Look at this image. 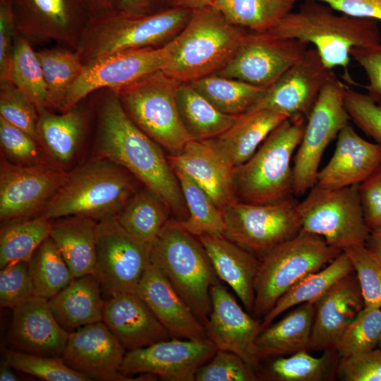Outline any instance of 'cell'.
<instances>
[{
  "label": "cell",
  "instance_id": "6da1fadb",
  "mask_svg": "<svg viewBox=\"0 0 381 381\" xmlns=\"http://www.w3.org/2000/svg\"><path fill=\"white\" fill-rule=\"evenodd\" d=\"M100 91L95 138L98 157L126 169L168 209L186 219L187 209L178 179L162 147L133 122L114 90Z\"/></svg>",
  "mask_w": 381,
  "mask_h": 381
},
{
  "label": "cell",
  "instance_id": "7a4b0ae2",
  "mask_svg": "<svg viewBox=\"0 0 381 381\" xmlns=\"http://www.w3.org/2000/svg\"><path fill=\"white\" fill-rule=\"evenodd\" d=\"M334 11L323 2L303 0L297 11L290 12L267 32L313 44L326 66L345 68L346 80L355 84L347 71L351 52L381 44L378 21Z\"/></svg>",
  "mask_w": 381,
  "mask_h": 381
},
{
  "label": "cell",
  "instance_id": "3957f363",
  "mask_svg": "<svg viewBox=\"0 0 381 381\" xmlns=\"http://www.w3.org/2000/svg\"><path fill=\"white\" fill-rule=\"evenodd\" d=\"M126 169L97 157L68 173L41 216L54 220L78 216L97 222L116 217L138 190Z\"/></svg>",
  "mask_w": 381,
  "mask_h": 381
},
{
  "label": "cell",
  "instance_id": "277c9868",
  "mask_svg": "<svg viewBox=\"0 0 381 381\" xmlns=\"http://www.w3.org/2000/svg\"><path fill=\"white\" fill-rule=\"evenodd\" d=\"M246 29L231 24L212 6L194 10L163 71L180 83H190L222 69L238 50Z\"/></svg>",
  "mask_w": 381,
  "mask_h": 381
},
{
  "label": "cell",
  "instance_id": "5b68a950",
  "mask_svg": "<svg viewBox=\"0 0 381 381\" xmlns=\"http://www.w3.org/2000/svg\"><path fill=\"white\" fill-rule=\"evenodd\" d=\"M306 120L298 116L284 120L247 162L234 169V192L241 202L272 204L295 198L291 162Z\"/></svg>",
  "mask_w": 381,
  "mask_h": 381
},
{
  "label": "cell",
  "instance_id": "8992f818",
  "mask_svg": "<svg viewBox=\"0 0 381 381\" xmlns=\"http://www.w3.org/2000/svg\"><path fill=\"white\" fill-rule=\"evenodd\" d=\"M192 12L171 7L152 15L113 11L91 18L75 51L85 65L119 52L161 47L183 30Z\"/></svg>",
  "mask_w": 381,
  "mask_h": 381
},
{
  "label": "cell",
  "instance_id": "52a82bcc",
  "mask_svg": "<svg viewBox=\"0 0 381 381\" xmlns=\"http://www.w3.org/2000/svg\"><path fill=\"white\" fill-rule=\"evenodd\" d=\"M150 261L205 325L212 306L210 289L218 279L200 240L176 221H169L151 248Z\"/></svg>",
  "mask_w": 381,
  "mask_h": 381
},
{
  "label": "cell",
  "instance_id": "ba28073f",
  "mask_svg": "<svg viewBox=\"0 0 381 381\" xmlns=\"http://www.w3.org/2000/svg\"><path fill=\"white\" fill-rule=\"evenodd\" d=\"M341 252L322 237L303 230L275 246L260 258L252 315L258 320L264 318L291 287L322 269Z\"/></svg>",
  "mask_w": 381,
  "mask_h": 381
},
{
  "label": "cell",
  "instance_id": "9c48e42d",
  "mask_svg": "<svg viewBox=\"0 0 381 381\" xmlns=\"http://www.w3.org/2000/svg\"><path fill=\"white\" fill-rule=\"evenodd\" d=\"M180 83L159 71L114 91L133 122L171 154L179 152L192 140L177 108Z\"/></svg>",
  "mask_w": 381,
  "mask_h": 381
},
{
  "label": "cell",
  "instance_id": "30bf717a",
  "mask_svg": "<svg viewBox=\"0 0 381 381\" xmlns=\"http://www.w3.org/2000/svg\"><path fill=\"white\" fill-rule=\"evenodd\" d=\"M301 230L322 237L341 251L365 246L370 231L360 201L358 184L327 189L315 185L297 205Z\"/></svg>",
  "mask_w": 381,
  "mask_h": 381
},
{
  "label": "cell",
  "instance_id": "8fae6325",
  "mask_svg": "<svg viewBox=\"0 0 381 381\" xmlns=\"http://www.w3.org/2000/svg\"><path fill=\"white\" fill-rule=\"evenodd\" d=\"M295 198L272 204L234 200L221 208L223 236L260 259L301 231Z\"/></svg>",
  "mask_w": 381,
  "mask_h": 381
},
{
  "label": "cell",
  "instance_id": "7c38bea8",
  "mask_svg": "<svg viewBox=\"0 0 381 381\" xmlns=\"http://www.w3.org/2000/svg\"><path fill=\"white\" fill-rule=\"evenodd\" d=\"M346 86L336 75L333 77L322 90L306 120L292 167L295 198L316 184L325 150L349 123L344 103Z\"/></svg>",
  "mask_w": 381,
  "mask_h": 381
},
{
  "label": "cell",
  "instance_id": "4fadbf2b",
  "mask_svg": "<svg viewBox=\"0 0 381 381\" xmlns=\"http://www.w3.org/2000/svg\"><path fill=\"white\" fill-rule=\"evenodd\" d=\"M151 248L128 233L116 217L97 222L94 276L107 298L135 294L150 262Z\"/></svg>",
  "mask_w": 381,
  "mask_h": 381
},
{
  "label": "cell",
  "instance_id": "5bb4252c",
  "mask_svg": "<svg viewBox=\"0 0 381 381\" xmlns=\"http://www.w3.org/2000/svg\"><path fill=\"white\" fill-rule=\"evenodd\" d=\"M172 49L171 40L161 47L119 52L85 64L82 75L67 96L64 111L98 90L116 91L150 74L164 71Z\"/></svg>",
  "mask_w": 381,
  "mask_h": 381
},
{
  "label": "cell",
  "instance_id": "9a60e30c",
  "mask_svg": "<svg viewBox=\"0 0 381 381\" xmlns=\"http://www.w3.org/2000/svg\"><path fill=\"white\" fill-rule=\"evenodd\" d=\"M67 174L59 165L48 162L35 165H18L2 157L1 222L7 224L41 215Z\"/></svg>",
  "mask_w": 381,
  "mask_h": 381
},
{
  "label": "cell",
  "instance_id": "2e32d148",
  "mask_svg": "<svg viewBox=\"0 0 381 381\" xmlns=\"http://www.w3.org/2000/svg\"><path fill=\"white\" fill-rule=\"evenodd\" d=\"M308 46L267 32H247L232 59L214 74L269 87L303 56Z\"/></svg>",
  "mask_w": 381,
  "mask_h": 381
},
{
  "label": "cell",
  "instance_id": "e0dca14e",
  "mask_svg": "<svg viewBox=\"0 0 381 381\" xmlns=\"http://www.w3.org/2000/svg\"><path fill=\"white\" fill-rule=\"evenodd\" d=\"M17 32L29 42L76 50L91 19L80 0H12Z\"/></svg>",
  "mask_w": 381,
  "mask_h": 381
},
{
  "label": "cell",
  "instance_id": "ac0fdd59",
  "mask_svg": "<svg viewBox=\"0 0 381 381\" xmlns=\"http://www.w3.org/2000/svg\"><path fill=\"white\" fill-rule=\"evenodd\" d=\"M217 349L207 339L171 338L127 351L121 373L145 374L168 381H195V373Z\"/></svg>",
  "mask_w": 381,
  "mask_h": 381
},
{
  "label": "cell",
  "instance_id": "d6986e66",
  "mask_svg": "<svg viewBox=\"0 0 381 381\" xmlns=\"http://www.w3.org/2000/svg\"><path fill=\"white\" fill-rule=\"evenodd\" d=\"M335 75L318 50L309 48L249 109H269L307 119L322 90Z\"/></svg>",
  "mask_w": 381,
  "mask_h": 381
},
{
  "label": "cell",
  "instance_id": "ffe728a7",
  "mask_svg": "<svg viewBox=\"0 0 381 381\" xmlns=\"http://www.w3.org/2000/svg\"><path fill=\"white\" fill-rule=\"evenodd\" d=\"M210 297L211 311L205 325L208 339L217 349L240 356L258 375L261 367L255 343L262 321L243 310L219 282L212 286Z\"/></svg>",
  "mask_w": 381,
  "mask_h": 381
},
{
  "label": "cell",
  "instance_id": "44dd1931",
  "mask_svg": "<svg viewBox=\"0 0 381 381\" xmlns=\"http://www.w3.org/2000/svg\"><path fill=\"white\" fill-rule=\"evenodd\" d=\"M126 349L103 321L69 333L62 356L71 368L99 380H131L121 373Z\"/></svg>",
  "mask_w": 381,
  "mask_h": 381
},
{
  "label": "cell",
  "instance_id": "7402d4cb",
  "mask_svg": "<svg viewBox=\"0 0 381 381\" xmlns=\"http://www.w3.org/2000/svg\"><path fill=\"white\" fill-rule=\"evenodd\" d=\"M365 307L354 271L332 285L315 302L309 352L334 349L348 325Z\"/></svg>",
  "mask_w": 381,
  "mask_h": 381
},
{
  "label": "cell",
  "instance_id": "603a6c76",
  "mask_svg": "<svg viewBox=\"0 0 381 381\" xmlns=\"http://www.w3.org/2000/svg\"><path fill=\"white\" fill-rule=\"evenodd\" d=\"M13 310L9 339L14 350L62 356L69 333L54 318L48 300L34 296Z\"/></svg>",
  "mask_w": 381,
  "mask_h": 381
},
{
  "label": "cell",
  "instance_id": "cb8c5ba5",
  "mask_svg": "<svg viewBox=\"0 0 381 381\" xmlns=\"http://www.w3.org/2000/svg\"><path fill=\"white\" fill-rule=\"evenodd\" d=\"M135 294L146 303L172 338H208L205 326L151 261L140 280Z\"/></svg>",
  "mask_w": 381,
  "mask_h": 381
},
{
  "label": "cell",
  "instance_id": "d4e9b609",
  "mask_svg": "<svg viewBox=\"0 0 381 381\" xmlns=\"http://www.w3.org/2000/svg\"><path fill=\"white\" fill-rule=\"evenodd\" d=\"M102 321L126 351L172 338L146 303L133 293L107 298Z\"/></svg>",
  "mask_w": 381,
  "mask_h": 381
},
{
  "label": "cell",
  "instance_id": "484cf974",
  "mask_svg": "<svg viewBox=\"0 0 381 381\" xmlns=\"http://www.w3.org/2000/svg\"><path fill=\"white\" fill-rule=\"evenodd\" d=\"M337 138L334 154L318 174L315 185L322 188L359 184L381 163V145L361 137L349 123Z\"/></svg>",
  "mask_w": 381,
  "mask_h": 381
},
{
  "label": "cell",
  "instance_id": "4316f807",
  "mask_svg": "<svg viewBox=\"0 0 381 381\" xmlns=\"http://www.w3.org/2000/svg\"><path fill=\"white\" fill-rule=\"evenodd\" d=\"M167 157L173 169L190 176L220 209L236 200L234 169L217 152L210 140H190L181 150Z\"/></svg>",
  "mask_w": 381,
  "mask_h": 381
},
{
  "label": "cell",
  "instance_id": "83f0119b",
  "mask_svg": "<svg viewBox=\"0 0 381 381\" xmlns=\"http://www.w3.org/2000/svg\"><path fill=\"white\" fill-rule=\"evenodd\" d=\"M198 239L217 275L233 289L246 310L252 314L260 259L223 235L204 234Z\"/></svg>",
  "mask_w": 381,
  "mask_h": 381
},
{
  "label": "cell",
  "instance_id": "f1b7e54d",
  "mask_svg": "<svg viewBox=\"0 0 381 381\" xmlns=\"http://www.w3.org/2000/svg\"><path fill=\"white\" fill-rule=\"evenodd\" d=\"M289 116L269 109H248L226 132L210 141L234 170L247 162L270 132Z\"/></svg>",
  "mask_w": 381,
  "mask_h": 381
},
{
  "label": "cell",
  "instance_id": "f546056e",
  "mask_svg": "<svg viewBox=\"0 0 381 381\" xmlns=\"http://www.w3.org/2000/svg\"><path fill=\"white\" fill-rule=\"evenodd\" d=\"M81 103L61 114L49 109L38 111L37 141L59 166L70 163L85 137L88 114Z\"/></svg>",
  "mask_w": 381,
  "mask_h": 381
},
{
  "label": "cell",
  "instance_id": "4dcf8cb0",
  "mask_svg": "<svg viewBox=\"0 0 381 381\" xmlns=\"http://www.w3.org/2000/svg\"><path fill=\"white\" fill-rule=\"evenodd\" d=\"M48 302L54 318L68 333L103 320L105 300L92 274L73 278Z\"/></svg>",
  "mask_w": 381,
  "mask_h": 381
},
{
  "label": "cell",
  "instance_id": "1f68e13d",
  "mask_svg": "<svg viewBox=\"0 0 381 381\" xmlns=\"http://www.w3.org/2000/svg\"><path fill=\"white\" fill-rule=\"evenodd\" d=\"M314 314L315 303H304L264 328L255 343L260 361L308 350Z\"/></svg>",
  "mask_w": 381,
  "mask_h": 381
},
{
  "label": "cell",
  "instance_id": "d6a6232c",
  "mask_svg": "<svg viewBox=\"0 0 381 381\" xmlns=\"http://www.w3.org/2000/svg\"><path fill=\"white\" fill-rule=\"evenodd\" d=\"M97 222L91 218L78 216L52 220L49 236L74 278L94 273Z\"/></svg>",
  "mask_w": 381,
  "mask_h": 381
},
{
  "label": "cell",
  "instance_id": "836d02e7",
  "mask_svg": "<svg viewBox=\"0 0 381 381\" xmlns=\"http://www.w3.org/2000/svg\"><path fill=\"white\" fill-rule=\"evenodd\" d=\"M176 104L181 121L195 140L214 139L231 128L239 115L224 114L198 92L189 83H181Z\"/></svg>",
  "mask_w": 381,
  "mask_h": 381
},
{
  "label": "cell",
  "instance_id": "e575fe53",
  "mask_svg": "<svg viewBox=\"0 0 381 381\" xmlns=\"http://www.w3.org/2000/svg\"><path fill=\"white\" fill-rule=\"evenodd\" d=\"M354 271L347 254L342 251L325 267L311 273L291 287L262 318V330L272 324L279 315L304 303H314L332 285Z\"/></svg>",
  "mask_w": 381,
  "mask_h": 381
},
{
  "label": "cell",
  "instance_id": "d590c367",
  "mask_svg": "<svg viewBox=\"0 0 381 381\" xmlns=\"http://www.w3.org/2000/svg\"><path fill=\"white\" fill-rule=\"evenodd\" d=\"M168 207L150 189L137 190L116 217L121 226L152 248L169 222Z\"/></svg>",
  "mask_w": 381,
  "mask_h": 381
},
{
  "label": "cell",
  "instance_id": "8d00e7d4",
  "mask_svg": "<svg viewBox=\"0 0 381 381\" xmlns=\"http://www.w3.org/2000/svg\"><path fill=\"white\" fill-rule=\"evenodd\" d=\"M340 356L335 349L322 352L315 357L308 350L272 359L267 367L260 370V380L274 381H324L336 377Z\"/></svg>",
  "mask_w": 381,
  "mask_h": 381
},
{
  "label": "cell",
  "instance_id": "74e56055",
  "mask_svg": "<svg viewBox=\"0 0 381 381\" xmlns=\"http://www.w3.org/2000/svg\"><path fill=\"white\" fill-rule=\"evenodd\" d=\"M46 83L51 109L61 112L67 96L85 65L75 50L59 46L36 51Z\"/></svg>",
  "mask_w": 381,
  "mask_h": 381
},
{
  "label": "cell",
  "instance_id": "f35d334b",
  "mask_svg": "<svg viewBox=\"0 0 381 381\" xmlns=\"http://www.w3.org/2000/svg\"><path fill=\"white\" fill-rule=\"evenodd\" d=\"M189 83L219 111L235 116L247 111L268 89L214 73Z\"/></svg>",
  "mask_w": 381,
  "mask_h": 381
},
{
  "label": "cell",
  "instance_id": "ab89813d",
  "mask_svg": "<svg viewBox=\"0 0 381 381\" xmlns=\"http://www.w3.org/2000/svg\"><path fill=\"white\" fill-rule=\"evenodd\" d=\"M33 103L37 111L51 109L42 67L30 42L16 31L6 76Z\"/></svg>",
  "mask_w": 381,
  "mask_h": 381
},
{
  "label": "cell",
  "instance_id": "60d3db41",
  "mask_svg": "<svg viewBox=\"0 0 381 381\" xmlns=\"http://www.w3.org/2000/svg\"><path fill=\"white\" fill-rule=\"evenodd\" d=\"M298 0H214L212 6L231 24L265 32L291 12Z\"/></svg>",
  "mask_w": 381,
  "mask_h": 381
},
{
  "label": "cell",
  "instance_id": "b9f144b4",
  "mask_svg": "<svg viewBox=\"0 0 381 381\" xmlns=\"http://www.w3.org/2000/svg\"><path fill=\"white\" fill-rule=\"evenodd\" d=\"M178 179L188 211L186 219L176 221L195 236L223 235L224 219L221 209L196 182L184 172L173 169Z\"/></svg>",
  "mask_w": 381,
  "mask_h": 381
},
{
  "label": "cell",
  "instance_id": "7bdbcfd3",
  "mask_svg": "<svg viewBox=\"0 0 381 381\" xmlns=\"http://www.w3.org/2000/svg\"><path fill=\"white\" fill-rule=\"evenodd\" d=\"M52 220L41 215L6 224L0 233L1 269L20 261L29 262L51 231Z\"/></svg>",
  "mask_w": 381,
  "mask_h": 381
},
{
  "label": "cell",
  "instance_id": "ee69618b",
  "mask_svg": "<svg viewBox=\"0 0 381 381\" xmlns=\"http://www.w3.org/2000/svg\"><path fill=\"white\" fill-rule=\"evenodd\" d=\"M28 266L35 296L47 300L56 296L74 278L50 236L34 252Z\"/></svg>",
  "mask_w": 381,
  "mask_h": 381
},
{
  "label": "cell",
  "instance_id": "f6af8a7d",
  "mask_svg": "<svg viewBox=\"0 0 381 381\" xmlns=\"http://www.w3.org/2000/svg\"><path fill=\"white\" fill-rule=\"evenodd\" d=\"M380 339L381 308L365 306L343 332L334 349L340 358H348L378 347Z\"/></svg>",
  "mask_w": 381,
  "mask_h": 381
},
{
  "label": "cell",
  "instance_id": "bcb514c9",
  "mask_svg": "<svg viewBox=\"0 0 381 381\" xmlns=\"http://www.w3.org/2000/svg\"><path fill=\"white\" fill-rule=\"evenodd\" d=\"M5 360L13 369L46 381H89L87 375L71 368L62 356L30 354L7 351Z\"/></svg>",
  "mask_w": 381,
  "mask_h": 381
},
{
  "label": "cell",
  "instance_id": "7dc6e473",
  "mask_svg": "<svg viewBox=\"0 0 381 381\" xmlns=\"http://www.w3.org/2000/svg\"><path fill=\"white\" fill-rule=\"evenodd\" d=\"M344 251L353 265L365 306L381 308V258L365 246Z\"/></svg>",
  "mask_w": 381,
  "mask_h": 381
},
{
  "label": "cell",
  "instance_id": "c3c4849f",
  "mask_svg": "<svg viewBox=\"0 0 381 381\" xmlns=\"http://www.w3.org/2000/svg\"><path fill=\"white\" fill-rule=\"evenodd\" d=\"M0 144L4 158L18 165L47 162L39 142L23 130L0 117Z\"/></svg>",
  "mask_w": 381,
  "mask_h": 381
},
{
  "label": "cell",
  "instance_id": "681fc988",
  "mask_svg": "<svg viewBox=\"0 0 381 381\" xmlns=\"http://www.w3.org/2000/svg\"><path fill=\"white\" fill-rule=\"evenodd\" d=\"M38 111L33 103L8 80H0V117L37 140Z\"/></svg>",
  "mask_w": 381,
  "mask_h": 381
},
{
  "label": "cell",
  "instance_id": "f907efd6",
  "mask_svg": "<svg viewBox=\"0 0 381 381\" xmlns=\"http://www.w3.org/2000/svg\"><path fill=\"white\" fill-rule=\"evenodd\" d=\"M209 361L198 370L195 381L260 380L257 373L234 353L217 349Z\"/></svg>",
  "mask_w": 381,
  "mask_h": 381
},
{
  "label": "cell",
  "instance_id": "816d5d0a",
  "mask_svg": "<svg viewBox=\"0 0 381 381\" xmlns=\"http://www.w3.org/2000/svg\"><path fill=\"white\" fill-rule=\"evenodd\" d=\"M344 103L350 120L381 145V105L368 94L359 92L347 85L344 93Z\"/></svg>",
  "mask_w": 381,
  "mask_h": 381
},
{
  "label": "cell",
  "instance_id": "f5cc1de1",
  "mask_svg": "<svg viewBox=\"0 0 381 381\" xmlns=\"http://www.w3.org/2000/svg\"><path fill=\"white\" fill-rule=\"evenodd\" d=\"M28 262L10 264L0 272V305L1 308L13 309L34 296Z\"/></svg>",
  "mask_w": 381,
  "mask_h": 381
},
{
  "label": "cell",
  "instance_id": "db71d44e",
  "mask_svg": "<svg viewBox=\"0 0 381 381\" xmlns=\"http://www.w3.org/2000/svg\"><path fill=\"white\" fill-rule=\"evenodd\" d=\"M336 377L342 381H381V348L341 358Z\"/></svg>",
  "mask_w": 381,
  "mask_h": 381
},
{
  "label": "cell",
  "instance_id": "11a10c76",
  "mask_svg": "<svg viewBox=\"0 0 381 381\" xmlns=\"http://www.w3.org/2000/svg\"><path fill=\"white\" fill-rule=\"evenodd\" d=\"M358 194L370 231L381 228V163L358 184Z\"/></svg>",
  "mask_w": 381,
  "mask_h": 381
},
{
  "label": "cell",
  "instance_id": "9f6ffc18",
  "mask_svg": "<svg viewBox=\"0 0 381 381\" xmlns=\"http://www.w3.org/2000/svg\"><path fill=\"white\" fill-rule=\"evenodd\" d=\"M351 56L367 75L368 84L365 89L368 95L381 105V44L353 48Z\"/></svg>",
  "mask_w": 381,
  "mask_h": 381
},
{
  "label": "cell",
  "instance_id": "6f0895ef",
  "mask_svg": "<svg viewBox=\"0 0 381 381\" xmlns=\"http://www.w3.org/2000/svg\"><path fill=\"white\" fill-rule=\"evenodd\" d=\"M16 31L12 0H0V80L7 72Z\"/></svg>",
  "mask_w": 381,
  "mask_h": 381
},
{
  "label": "cell",
  "instance_id": "680465c9",
  "mask_svg": "<svg viewBox=\"0 0 381 381\" xmlns=\"http://www.w3.org/2000/svg\"><path fill=\"white\" fill-rule=\"evenodd\" d=\"M303 1V0H298ZM337 12L349 16L381 20V0H316Z\"/></svg>",
  "mask_w": 381,
  "mask_h": 381
},
{
  "label": "cell",
  "instance_id": "91938a15",
  "mask_svg": "<svg viewBox=\"0 0 381 381\" xmlns=\"http://www.w3.org/2000/svg\"><path fill=\"white\" fill-rule=\"evenodd\" d=\"M171 0H114V11L131 16L152 15L171 8Z\"/></svg>",
  "mask_w": 381,
  "mask_h": 381
},
{
  "label": "cell",
  "instance_id": "94428289",
  "mask_svg": "<svg viewBox=\"0 0 381 381\" xmlns=\"http://www.w3.org/2000/svg\"><path fill=\"white\" fill-rule=\"evenodd\" d=\"M91 18L114 11V0H80Z\"/></svg>",
  "mask_w": 381,
  "mask_h": 381
},
{
  "label": "cell",
  "instance_id": "6125c7cd",
  "mask_svg": "<svg viewBox=\"0 0 381 381\" xmlns=\"http://www.w3.org/2000/svg\"><path fill=\"white\" fill-rule=\"evenodd\" d=\"M214 0H171V7H179L192 11L212 5Z\"/></svg>",
  "mask_w": 381,
  "mask_h": 381
},
{
  "label": "cell",
  "instance_id": "be15d7a7",
  "mask_svg": "<svg viewBox=\"0 0 381 381\" xmlns=\"http://www.w3.org/2000/svg\"><path fill=\"white\" fill-rule=\"evenodd\" d=\"M365 246L381 258V228L370 231Z\"/></svg>",
  "mask_w": 381,
  "mask_h": 381
},
{
  "label": "cell",
  "instance_id": "e7e4bbea",
  "mask_svg": "<svg viewBox=\"0 0 381 381\" xmlns=\"http://www.w3.org/2000/svg\"><path fill=\"white\" fill-rule=\"evenodd\" d=\"M13 368L11 367L6 361L1 362L0 368V380L1 381H17L20 380V377L14 373Z\"/></svg>",
  "mask_w": 381,
  "mask_h": 381
},
{
  "label": "cell",
  "instance_id": "03108f58",
  "mask_svg": "<svg viewBox=\"0 0 381 381\" xmlns=\"http://www.w3.org/2000/svg\"><path fill=\"white\" fill-rule=\"evenodd\" d=\"M378 347L381 348V339H380V343H379Z\"/></svg>",
  "mask_w": 381,
  "mask_h": 381
}]
</instances>
